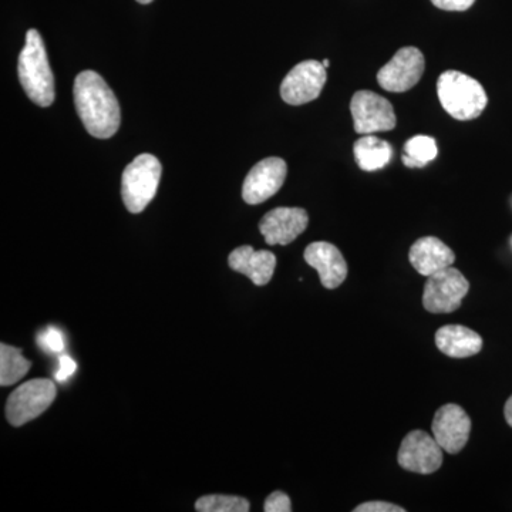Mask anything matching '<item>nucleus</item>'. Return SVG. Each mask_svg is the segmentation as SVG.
Segmentation results:
<instances>
[{"instance_id": "nucleus-5", "label": "nucleus", "mask_w": 512, "mask_h": 512, "mask_svg": "<svg viewBox=\"0 0 512 512\" xmlns=\"http://www.w3.org/2000/svg\"><path fill=\"white\" fill-rule=\"evenodd\" d=\"M56 384L49 379H33L20 384L10 394L6 417L12 426L20 427L46 412L56 399Z\"/></svg>"}, {"instance_id": "nucleus-29", "label": "nucleus", "mask_w": 512, "mask_h": 512, "mask_svg": "<svg viewBox=\"0 0 512 512\" xmlns=\"http://www.w3.org/2000/svg\"><path fill=\"white\" fill-rule=\"evenodd\" d=\"M322 64H323V66L326 67V69H328V67L330 66V62L328 59L323 60Z\"/></svg>"}, {"instance_id": "nucleus-10", "label": "nucleus", "mask_w": 512, "mask_h": 512, "mask_svg": "<svg viewBox=\"0 0 512 512\" xmlns=\"http://www.w3.org/2000/svg\"><path fill=\"white\" fill-rule=\"evenodd\" d=\"M443 448L426 431L407 434L400 446L397 461L404 470L417 474H433L443 464Z\"/></svg>"}, {"instance_id": "nucleus-13", "label": "nucleus", "mask_w": 512, "mask_h": 512, "mask_svg": "<svg viewBox=\"0 0 512 512\" xmlns=\"http://www.w3.org/2000/svg\"><path fill=\"white\" fill-rule=\"evenodd\" d=\"M308 224V212L303 208L281 207L262 218L259 231L268 245H289L305 232Z\"/></svg>"}, {"instance_id": "nucleus-11", "label": "nucleus", "mask_w": 512, "mask_h": 512, "mask_svg": "<svg viewBox=\"0 0 512 512\" xmlns=\"http://www.w3.org/2000/svg\"><path fill=\"white\" fill-rule=\"evenodd\" d=\"M286 174L288 165L282 158L269 157L259 161L245 178L242 198L249 205L262 204L281 190Z\"/></svg>"}, {"instance_id": "nucleus-18", "label": "nucleus", "mask_w": 512, "mask_h": 512, "mask_svg": "<svg viewBox=\"0 0 512 512\" xmlns=\"http://www.w3.org/2000/svg\"><path fill=\"white\" fill-rule=\"evenodd\" d=\"M353 154L360 170L372 173L389 165L393 158V147L387 141L367 134L356 141Z\"/></svg>"}, {"instance_id": "nucleus-21", "label": "nucleus", "mask_w": 512, "mask_h": 512, "mask_svg": "<svg viewBox=\"0 0 512 512\" xmlns=\"http://www.w3.org/2000/svg\"><path fill=\"white\" fill-rule=\"evenodd\" d=\"M200 512H248L249 501L235 495H204L195 503Z\"/></svg>"}, {"instance_id": "nucleus-24", "label": "nucleus", "mask_w": 512, "mask_h": 512, "mask_svg": "<svg viewBox=\"0 0 512 512\" xmlns=\"http://www.w3.org/2000/svg\"><path fill=\"white\" fill-rule=\"evenodd\" d=\"M403 507L386 503V501H370V503L357 505L353 512H404Z\"/></svg>"}, {"instance_id": "nucleus-15", "label": "nucleus", "mask_w": 512, "mask_h": 512, "mask_svg": "<svg viewBox=\"0 0 512 512\" xmlns=\"http://www.w3.org/2000/svg\"><path fill=\"white\" fill-rule=\"evenodd\" d=\"M228 264L232 271L248 276L256 286H265L274 276L276 256L265 249L255 251L249 245H242L229 254Z\"/></svg>"}, {"instance_id": "nucleus-16", "label": "nucleus", "mask_w": 512, "mask_h": 512, "mask_svg": "<svg viewBox=\"0 0 512 512\" xmlns=\"http://www.w3.org/2000/svg\"><path fill=\"white\" fill-rule=\"evenodd\" d=\"M409 259L420 275L430 276L453 265L456 255L439 238L424 237L414 242Z\"/></svg>"}, {"instance_id": "nucleus-7", "label": "nucleus", "mask_w": 512, "mask_h": 512, "mask_svg": "<svg viewBox=\"0 0 512 512\" xmlns=\"http://www.w3.org/2000/svg\"><path fill=\"white\" fill-rule=\"evenodd\" d=\"M350 111H352L353 126L360 136L390 131L397 124L392 103L380 94L369 92V90H360L355 93L350 101Z\"/></svg>"}, {"instance_id": "nucleus-9", "label": "nucleus", "mask_w": 512, "mask_h": 512, "mask_svg": "<svg viewBox=\"0 0 512 512\" xmlns=\"http://www.w3.org/2000/svg\"><path fill=\"white\" fill-rule=\"evenodd\" d=\"M326 67L318 60L296 64L281 84V96L291 106H302L318 99L328 80Z\"/></svg>"}, {"instance_id": "nucleus-26", "label": "nucleus", "mask_w": 512, "mask_h": 512, "mask_svg": "<svg viewBox=\"0 0 512 512\" xmlns=\"http://www.w3.org/2000/svg\"><path fill=\"white\" fill-rule=\"evenodd\" d=\"M60 367L56 373L57 382H66L67 379H70L76 372L77 365L76 362L72 359V357L64 355L60 357L59 360Z\"/></svg>"}, {"instance_id": "nucleus-27", "label": "nucleus", "mask_w": 512, "mask_h": 512, "mask_svg": "<svg viewBox=\"0 0 512 512\" xmlns=\"http://www.w3.org/2000/svg\"><path fill=\"white\" fill-rule=\"evenodd\" d=\"M504 416L508 426L512 427V396L505 403Z\"/></svg>"}, {"instance_id": "nucleus-14", "label": "nucleus", "mask_w": 512, "mask_h": 512, "mask_svg": "<svg viewBox=\"0 0 512 512\" xmlns=\"http://www.w3.org/2000/svg\"><path fill=\"white\" fill-rule=\"evenodd\" d=\"M306 264L318 271L320 282L326 289H336L348 276V264L342 252L330 242H313L303 254Z\"/></svg>"}, {"instance_id": "nucleus-23", "label": "nucleus", "mask_w": 512, "mask_h": 512, "mask_svg": "<svg viewBox=\"0 0 512 512\" xmlns=\"http://www.w3.org/2000/svg\"><path fill=\"white\" fill-rule=\"evenodd\" d=\"M264 510L265 512H291V498L282 491H275L266 498Z\"/></svg>"}, {"instance_id": "nucleus-17", "label": "nucleus", "mask_w": 512, "mask_h": 512, "mask_svg": "<svg viewBox=\"0 0 512 512\" xmlns=\"http://www.w3.org/2000/svg\"><path fill=\"white\" fill-rule=\"evenodd\" d=\"M436 345L446 356L466 359L481 352L483 338L466 326L446 325L437 330Z\"/></svg>"}, {"instance_id": "nucleus-28", "label": "nucleus", "mask_w": 512, "mask_h": 512, "mask_svg": "<svg viewBox=\"0 0 512 512\" xmlns=\"http://www.w3.org/2000/svg\"><path fill=\"white\" fill-rule=\"evenodd\" d=\"M138 3H141V5H148V3L153 2V0H137Z\"/></svg>"}, {"instance_id": "nucleus-3", "label": "nucleus", "mask_w": 512, "mask_h": 512, "mask_svg": "<svg viewBox=\"0 0 512 512\" xmlns=\"http://www.w3.org/2000/svg\"><path fill=\"white\" fill-rule=\"evenodd\" d=\"M437 94L443 109L453 119L460 121L477 119L488 104L487 93L481 83L457 70H447L441 74Z\"/></svg>"}, {"instance_id": "nucleus-4", "label": "nucleus", "mask_w": 512, "mask_h": 512, "mask_svg": "<svg viewBox=\"0 0 512 512\" xmlns=\"http://www.w3.org/2000/svg\"><path fill=\"white\" fill-rule=\"evenodd\" d=\"M161 173L160 160L153 154H141L127 165L121 178V195L131 214H140L154 200Z\"/></svg>"}, {"instance_id": "nucleus-1", "label": "nucleus", "mask_w": 512, "mask_h": 512, "mask_svg": "<svg viewBox=\"0 0 512 512\" xmlns=\"http://www.w3.org/2000/svg\"><path fill=\"white\" fill-rule=\"evenodd\" d=\"M74 106L86 130L96 138H110L119 130L121 110L116 94L93 70H84L74 80Z\"/></svg>"}, {"instance_id": "nucleus-19", "label": "nucleus", "mask_w": 512, "mask_h": 512, "mask_svg": "<svg viewBox=\"0 0 512 512\" xmlns=\"http://www.w3.org/2000/svg\"><path fill=\"white\" fill-rule=\"evenodd\" d=\"M30 362L22 355V350L13 346L0 345V384L12 386L29 373Z\"/></svg>"}, {"instance_id": "nucleus-22", "label": "nucleus", "mask_w": 512, "mask_h": 512, "mask_svg": "<svg viewBox=\"0 0 512 512\" xmlns=\"http://www.w3.org/2000/svg\"><path fill=\"white\" fill-rule=\"evenodd\" d=\"M37 343H39L40 348L49 350V352H63L64 338L62 330L50 326V328L40 333L39 338H37Z\"/></svg>"}, {"instance_id": "nucleus-6", "label": "nucleus", "mask_w": 512, "mask_h": 512, "mask_svg": "<svg viewBox=\"0 0 512 512\" xmlns=\"http://www.w3.org/2000/svg\"><path fill=\"white\" fill-rule=\"evenodd\" d=\"M470 291V284L456 268L446 269L427 276L424 286L423 305L430 313L457 311Z\"/></svg>"}, {"instance_id": "nucleus-2", "label": "nucleus", "mask_w": 512, "mask_h": 512, "mask_svg": "<svg viewBox=\"0 0 512 512\" xmlns=\"http://www.w3.org/2000/svg\"><path fill=\"white\" fill-rule=\"evenodd\" d=\"M18 73L26 96L40 107L55 101V77L47 57L45 43L36 29L26 33V45L19 56Z\"/></svg>"}, {"instance_id": "nucleus-12", "label": "nucleus", "mask_w": 512, "mask_h": 512, "mask_svg": "<svg viewBox=\"0 0 512 512\" xmlns=\"http://www.w3.org/2000/svg\"><path fill=\"white\" fill-rule=\"evenodd\" d=\"M434 439L447 453L457 454L466 447L471 433V419L463 407L448 403L440 407L431 424Z\"/></svg>"}, {"instance_id": "nucleus-20", "label": "nucleus", "mask_w": 512, "mask_h": 512, "mask_svg": "<svg viewBox=\"0 0 512 512\" xmlns=\"http://www.w3.org/2000/svg\"><path fill=\"white\" fill-rule=\"evenodd\" d=\"M439 154L436 140L429 136H416L404 144L403 164L409 168L426 167Z\"/></svg>"}, {"instance_id": "nucleus-25", "label": "nucleus", "mask_w": 512, "mask_h": 512, "mask_svg": "<svg viewBox=\"0 0 512 512\" xmlns=\"http://www.w3.org/2000/svg\"><path fill=\"white\" fill-rule=\"evenodd\" d=\"M476 0H431L436 8L448 10V12H464L474 5Z\"/></svg>"}, {"instance_id": "nucleus-8", "label": "nucleus", "mask_w": 512, "mask_h": 512, "mask_svg": "<svg viewBox=\"0 0 512 512\" xmlns=\"http://www.w3.org/2000/svg\"><path fill=\"white\" fill-rule=\"evenodd\" d=\"M426 67L423 53L417 47H402L393 59L377 73L380 87L390 93H404L420 82Z\"/></svg>"}]
</instances>
